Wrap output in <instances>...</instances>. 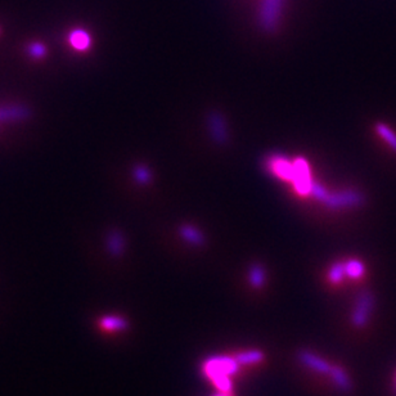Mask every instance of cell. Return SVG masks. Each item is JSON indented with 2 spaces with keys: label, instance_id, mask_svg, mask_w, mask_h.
I'll use <instances>...</instances> for the list:
<instances>
[{
  "label": "cell",
  "instance_id": "6da1fadb",
  "mask_svg": "<svg viewBox=\"0 0 396 396\" xmlns=\"http://www.w3.org/2000/svg\"><path fill=\"white\" fill-rule=\"evenodd\" d=\"M240 363L236 358L214 356L204 363V373L210 379L217 391H232V376L240 370Z\"/></svg>",
  "mask_w": 396,
  "mask_h": 396
},
{
  "label": "cell",
  "instance_id": "7a4b0ae2",
  "mask_svg": "<svg viewBox=\"0 0 396 396\" xmlns=\"http://www.w3.org/2000/svg\"><path fill=\"white\" fill-rule=\"evenodd\" d=\"M373 306H374V297L372 292L363 291L356 300L352 314V322L355 327L363 328L367 326V323L370 322Z\"/></svg>",
  "mask_w": 396,
  "mask_h": 396
},
{
  "label": "cell",
  "instance_id": "3957f363",
  "mask_svg": "<svg viewBox=\"0 0 396 396\" xmlns=\"http://www.w3.org/2000/svg\"><path fill=\"white\" fill-rule=\"evenodd\" d=\"M30 116V108L24 104H0V122H21Z\"/></svg>",
  "mask_w": 396,
  "mask_h": 396
},
{
  "label": "cell",
  "instance_id": "277c9868",
  "mask_svg": "<svg viewBox=\"0 0 396 396\" xmlns=\"http://www.w3.org/2000/svg\"><path fill=\"white\" fill-rule=\"evenodd\" d=\"M326 204L331 207L361 206L364 204V195L356 190H345L333 196H328Z\"/></svg>",
  "mask_w": 396,
  "mask_h": 396
},
{
  "label": "cell",
  "instance_id": "5b68a950",
  "mask_svg": "<svg viewBox=\"0 0 396 396\" xmlns=\"http://www.w3.org/2000/svg\"><path fill=\"white\" fill-rule=\"evenodd\" d=\"M297 356H299L300 363L304 364L306 368L314 370L317 373H320V374L329 376L333 364L328 363L326 359L320 358L317 354L311 353V352H308V350H302Z\"/></svg>",
  "mask_w": 396,
  "mask_h": 396
},
{
  "label": "cell",
  "instance_id": "8992f818",
  "mask_svg": "<svg viewBox=\"0 0 396 396\" xmlns=\"http://www.w3.org/2000/svg\"><path fill=\"white\" fill-rule=\"evenodd\" d=\"M329 377L332 379L335 386H336L338 390H341V391H344V393L352 391L353 383H352V381H350V377L347 376L346 370H345L344 368H341L340 365H335V364L332 365Z\"/></svg>",
  "mask_w": 396,
  "mask_h": 396
},
{
  "label": "cell",
  "instance_id": "52a82bcc",
  "mask_svg": "<svg viewBox=\"0 0 396 396\" xmlns=\"http://www.w3.org/2000/svg\"><path fill=\"white\" fill-rule=\"evenodd\" d=\"M99 327L107 332H121L129 327L128 322L119 315H106L99 320Z\"/></svg>",
  "mask_w": 396,
  "mask_h": 396
},
{
  "label": "cell",
  "instance_id": "ba28073f",
  "mask_svg": "<svg viewBox=\"0 0 396 396\" xmlns=\"http://www.w3.org/2000/svg\"><path fill=\"white\" fill-rule=\"evenodd\" d=\"M265 358V355L260 350H247V352H242L237 354L236 361L240 363V365H252V364H258L263 362Z\"/></svg>",
  "mask_w": 396,
  "mask_h": 396
},
{
  "label": "cell",
  "instance_id": "9c48e42d",
  "mask_svg": "<svg viewBox=\"0 0 396 396\" xmlns=\"http://www.w3.org/2000/svg\"><path fill=\"white\" fill-rule=\"evenodd\" d=\"M345 273L352 279H359L364 276V264L361 260L352 258L347 263H345Z\"/></svg>",
  "mask_w": 396,
  "mask_h": 396
},
{
  "label": "cell",
  "instance_id": "30bf717a",
  "mask_svg": "<svg viewBox=\"0 0 396 396\" xmlns=\"http://www.w3.org/2000/svg\"><path fill=\"white\" fill-rule=\"evenodd\" d=\"M69 43L75 49L84 51L89 47L90 39H89V35L86 34V33L78 30V31H74L72 34L69 35Z\"/></svg>",
  "mask_w": 396,
  "mask_h": 396
},
{
  "label": "cell",
  "instance_id": "8fae6325",
  "mask_svg": "<svg viewBox=\"0 0 396 396\" xmlns=\"http://www.w3.org/2000/svg\"><path fill=\"white\" fill-rule=\"evenodd\" d=\"M376 131L379 133V137L383 139V140H386L390 147L394 149L396 152V134L393 131V130L388 128L386 124H377L376 125Z\"/></svg>",
  "mask_w": 396,
  "mask_h": 396
},
{
  "label": "cell",
  "instance_id": "7c38bea8",
  "mask_svg": "<svg viewBox=\"0 0 396 396\" xmlns=\"http://www.w3.org/2000/svg\"><path fill=\"white\" fill-rule=\"evenodd\" d=\"M345 276H346V273H345V263H336L329 269L328 279L333 284H338L340 282H343Z\"/></svg>",
  "mask_w": 396,
  "mask_h": 396
},
{
  "label": "cell",
  "instance_id": "4fadbf2b",
  "mask_svg": "<svg viewBox=\"0 0 396 396\" xmlns=\"http://www.w3.org/2000/svg\"><path fill=\"white\" fill-rule=\"evenodd\" d=\"M27 53L31 58L34 60H40L43 58L47 53V49L44 47L43 44L39 43V42H35V43H31L28 47H27Z\"/></svg>",
  "mask_w": 396,
  "mask_h": 396
},
{
  "label": "cell",
  "instance_id": "5bb4252c",
  "mask_svg": "<svg viewBox=\"0 0 396 396\" xmlns=\"http://www.w3.org/2000/svg\"><path fill=\"white\" fill-rule=\"evenodd\" d=\"M264 272L260 267H254L251 270V283L255 287H261L264 284Z\"/></svg>",
  "mask_w": 396,
  "mask_h": 396
},
{
  "label": "cell",
  "instance_id": "9a60e30c",
  "mask_svg": "<svg viewBox=\"0 0 396 396\" xmlns=\"http://www.w3.org/2000/svg\"><path fill=\"white\" fill-rule=\"evenodd\" d=\"M213 396H233L232 391H217L215 395Z\"/></svg>",
  "mask_w": 396,
  "mask_h": 396
}]
</instances>
